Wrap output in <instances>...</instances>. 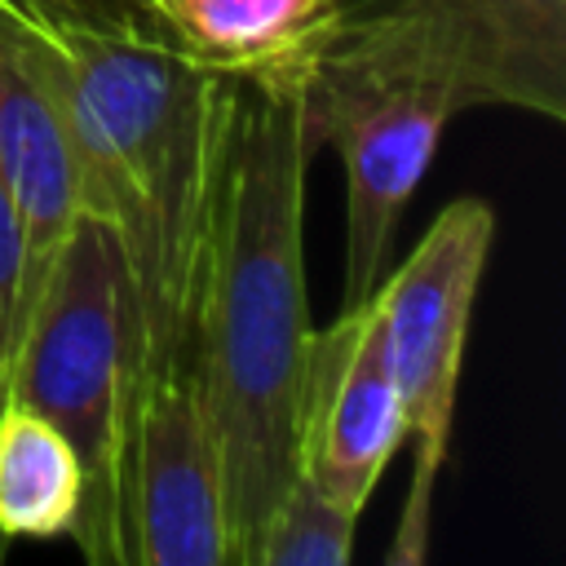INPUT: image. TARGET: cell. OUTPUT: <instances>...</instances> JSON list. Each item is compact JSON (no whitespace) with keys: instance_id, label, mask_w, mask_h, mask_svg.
Listing matches in <instances>:
<instances>
[{"instance_id":"cell-1","label":"cell","mask_w":566,"mask_h":566,"mask_svg":"<svg viewBox=\"0 0 566 566\" xmlns=\"http://www.w3.org/2000/svg\"><path fill=\"white\" fill-rule=\"evenodd\" d=\"M9 4L57 71L84 217L119 248L137 314V385H146L186 363L239 80L190 62L142 4Z\"/></svg>"},{"instance_id":"cell-2","label":"cell","mask_w":566,"mask_h":566,"mask_svg":"<svg viewBox=\"0 0 566 566\" xmlns=\"http://www.w3.org/2000/svg\"><path fill=\"white\" fill-rule=\"evenodd\" d=\"M310 159L296 80H239L186 332V367L226 464L234 566L292 473V420L314 336L301 239Z\"/></svg>"},{"instance_id":"cell-3","label":"cell","mask_w":566,"mask_h":566,"mask_svg":"<svg viewBox=\"0 0 566 566\" xmlns=\"http://www.w3.org/2000/svg\"><path fill=\"white\" fill-rule=\"evenodd\" d=\"M137 398V314L111 230L80 217L35 279L0 367V402L44 416L84 469L75 548L119 566V473Z\"/></svg>"},{"instance_id":"cell-4","label":"cell","mask_w":566,"mask_h":566,"mask_svg":"<svg viewBox=\"0 0 566 566\" xmlns=\"http://www.w3.org/2000/svg\"><path fill=\"white\" fill-rule=\"evenodd\" d=\"M296 102L310 150L327 146L345 172L340 310H358L385 279L398 221L460 102L402 27L349 9L296 71Z\"/></svg>"},{"instance_id":"cell-5","label":"cell","mask_w":566,"mask_h":566,"mask_svg":"<svg viewBox=\"0 0 566 566\" xmlns=\"http://www.w3.org/2000/svg\"><path fill=\"white\" fill-rule=\"evenodd\" d=\"M491 243V203L478 195H460L433 217L411 256L371 292L385 354L407 407V438H416V469L398 517V539L385 553V562L394 566H416L429 553V504L451 447L455 389Z\"/></svg>"},{"instance_id":"cell-6","label":"cell","mask_w":566,"mask_h":566,"mask_svg":"<svg viewBox=\"0 0 566 566\" xmlns=\"http://www.w3.org/2000/svg\"><path fill=\"white\" fill-rule=\"evenodd\" d=\"M119 566H234L221 447L195 371L137 385L119 473Z\"/></svg>"},{"instance_id":"cell-7","label":"cell","mask_w":566,"mask_h":566,"mask_svg":"<svg viewBox=\"0 0 566 566\" xmlns=\"http://www.w3.org/2000/svg\"><path fill=\"white\" fill-rule=\"evenodd\" d=\"M402 442L407 407L385 354L376 305L340 310L332 327L310 336L292 420V469L363 513Z\"/></svg>"},{"instance_id":"cell-8","label":"cell","mask_w":566,"mask_h":566,"mask_svg":"<svg viewBox=\"0 0 566 566\" xmlns=\"http://www.w3.org/2000/svg\"><path fill=\"white\" fill-rule=\"evenodd\" d=\"M402 27L447 75L460 111L513 106L566 119V0H345Z\"/></svg>"},{"instance_id":"cell-9","label":"cell","mask_w":566,"mask_h":566,"mask_svg":"<svg viewBox=\"0 0 566 566\" xmlns=\"http://www.w3.org/2000/svg\"><path fill=\"white\" fill-rule=\"evenodd\" d=\"M0 177L18 203L27 234V305L35 279L44 274L71 226L84 217V199L57 71L40 35L13 13L9 0H0Z\"/></svg>"},{"instance_id":"cell-10","label":"cell","mask_w":566,"mask_h":566,"mask_svg":"<svg viewBox=\"0 0 566 566\" xmlns=\"http://www.w3.org/2000/svg\"><path fill=\"white\" fill-rule=\"evenodd\" d=\"M345 0H146L164 35L226 80H296Z\"/></svg>"},{"instance_id":"cell-11","label":"cell","mask_w":566,"mask_h":566,"mask_svg":"<svg viewBox=\"0 0 566 566\" xmlns=\"http://www.w3.org/2000/svg\"><path fill=\"white\" fill-rule=\"evenodd\" d=\"M84 469L71 442L35 411L0 402V535L57 539L75 531Z\"/></svg>"},{"instance_id":"cell-12","label":"cell","mask_w":566,"mask_h":566,"mask_svg":"<svg viewBox=\"0 0 566 566\" xmlns=\"http://www.w3.org/2000/svg\"><path fill=\"white\" fill-rule=\"evenodd\" d=\"M358 509L340 504L305 473H287L265 509L243 566H345L354 557Z\"/></svg>"},{"instance_id":"cell-13","label":"cell","mask_w":566,"mask_h":566,"mask_svg":"<svg viewBox=\"0 0 566 566\" xmlns=\"http://www.w3.org/2000/svg\"><path fill=\"white\" fill-rule=\"evenodd\" d=\"M22 283H27V234L18 203L0 177V367L18 327V305H22Z\"/></svg>"},{"instance_id":"cell-14","label":"cell","mask_w":566,"mask_h":566,"mask_svg":"<svg viewBox=\"0 0 566 566\" xmlns=\"http://www.w3.org/2000/svg\"><path fill=\"white\" fill-rule=\"evenodd\" d=\"M75 4H142L146 9V0H75Z\"/></svg>"},{"instance_id":"cell-15","label":"cell","mask_w":566,"mask_h":566,"mask_svg":"<svg viewBox=\"0 0 566 566\" xmlns=\"http://www.w3.org/2000/svg\"><path fill=\"white\" fill-rule=\"evenodd\" d=\"M4 553H9V539H4V535H0V562H4Z\"/></svg>"}]
</instances>
